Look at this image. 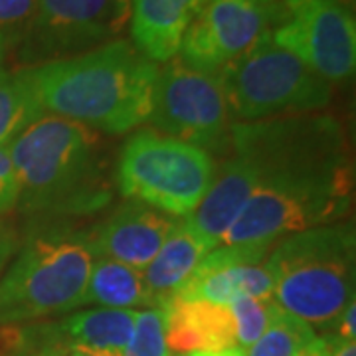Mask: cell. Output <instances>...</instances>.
<instances>
[{"instance_id":"1","label":"cell","mask_w":356,"mask_h":356,"mask_svg":"<svg viewBox=\"0 0 356 356\" xmlns=\"http://www.w3.org/2000/svg\"><path fill=\"white\" fill-rule=\"evenodd\" d=\"M229 154L255 191L222 243H273L341 222L353 204V163L341 123L325 113L232 125Z\"/></svg>"},{"instance_id":"5","label":"cell","mask_w":356,"mask_h":356,"mask_svg":"<svg viewBox=\"0 0 356 356\" xmlns=\"http://www.w3.org/2000/svg\"><path fill=\"white\" fill-rule=\"evenodd\" d=\"M266 267L283 311L311 327H329L355 301V226L334 222L285 236L271 245Z\"/></svg>"},{"instance_id":"26","label":"cell","mask_w":356,"mask_h":356,"mask_svg":"<svg viewBox=\"0 0 356 356\" xmlns=\"http://www.w3.org/2000/svg\"><path fill=\"white\" fill-rule=\"evenodd\" d=\"M18 204V184L8 149H0V218L13 212Z\"/></svg>"},{"instance_id":"16","label":"cell","mask_w":356,"mask_h":356,"mask_svg":"<svg viewBox=\"0 0 356 356\" xmlns=\"http://www.w3.org/2000/svg\"><path fill=\"white\" fill-rule=\"evenodd\" d=\"M137 311L131 309H77L58 321H38L40 329L62 343L95 356H123L135 329Z\"/></svg>"},{"instance_id":"32","label":"cell","mask_w":356,"mask_h":356,"mask_svg":"<svg viewBox=\"0 0 356 356\" xmlns=\"http://www.w3.org/2000/svg\"><path fill=\"white\" fill-rule=\"evenodd\" d=\"M6 51H8V44H6V40H4V36L0 34V62L4 60Z\"/></svg>"},{"instance_id":"29","label":"cell","mask_w":356,"mask_h":356,"mask_svg":"<svg viewBox=\"0 0 356 356\" xmlns=\"http://www.w3.org/2000/svg\"><path fill=\"white\" fill-rule=\"evenodd\" d=\"M327 343V356H356V341L323 337Z\"/></svg>"},{"instance_id":"14","label":"cell","mask_w":356,"mask_h":356,"mask_svg":"<svg viewBox=\"0 0 356 356\" xmlns=\"http://www.w3.org/2000/svg\"><path fill=\"white\" fill-rule=\"evenodd\" d=\"M208 0H131V42L154 64H166L180 51L184 34Z\"/></svg>"},{"instance_id":"10","label":"cell","mask_w":356,"mask_h":356,"mask_svg":"<svg viewBox=\"0 0 356 356\" xmlns=\"http://www.w3.org/2000/svg\"><path fill=\"white\" fill-rule=\"evenodd\" d=\"M271 40L331 86L355 76V13L339 0H283Z\"/></svg>"},{"instance_id":"22","label":"cell","mask_w":356,"mask_h":356,"mask_svg":"<svg viewBox=\"0 0 356 356\" xmlns=\"http://www.w3.org/2000/svg\"><path fill=\"white\" fill-rule=\"evenodd\" d=\"M277 307L280 305L273 299H254L245 295L229 303L234 329H236V346L242 353H245L264 334Z\"/></svg>"},{"instance_id":"21","label":"cell","mask_w":356,"mask_h":356,"mask_svg":"<svg viewBox=\"0 0 356 356\" xmlns=\"http://www.w3.org/2000/svg\"><path fill=\"white\" fill-rule=\"evenodd\" d=\"M315 339V327L277 307L269 327L245 350V356H297Z\"/></svg>"},{"instance_id":"6","label":"cell","mask_w":356,"mask_h":356,"mask_svg":"<svg viewBox=\"0 0 356 356\" xmlns=\"http://www.w3.org/2000/svg\"><path fill=\"white\" fill-rule=\"evenodd\" d=\"M216 79L238 123L317 113L332 99L331 83L280 48L271 32L218 70Z\"/></svg>"},{"instance_id":"24","label":"cell","mask_w":356,"mask_h":356,"mask_svg":"<svg viewBox=\"0 0 356 356\" xmlns=\"http://www.w3.org/2000/svg\"><path fill=\"white\" fill-rule=\"evenodd\" d=\"M2 356H95L74 346L51 339L50 334L40 329L38 323L24 325L22 329L14 332L13 341L8 344L6 353Z\"/></svg>"},{"instance_id":"23","label":"cell","mask_w":356,"mask_h":356,"mask_svg":"<svg viewBox=\"0 0 356 356\" xmlns=\"http://www.w3.org/2000/svg\"><path fill=\"white\" fill-rule=\"evenodd\" d=\"M123 356H172L166 344L163 307L137 311L135 329Z\"/></svg>"},{"instance_id":"13","label":"cell","mask_w":356,"mask_h":356,"mask_svg":"<svg viewBox=\"0 0 356 356\" xmlns=\"http://www.w3.org/2000/svg\"><path fill=\"white\" fill-rule=\"evenodd\" d=\"M180 220L137 200H125L91 229L95 255L143 271Z\"/></svg>"},{"instance_id":"3","label":"cell","mask_w":356,"mask_h":356,"mask_svg":"<svg viewBox=\"0 0 356 356\" xmlns=\"http://www.w3.org/2000/svg\"><path fill=\"white\" fill-rule=\"evenodd\" d=\"M22 70L44 113L113 137L149 121L159 65L131 40H115L76 58Z\"/></svg>"},{"instance_id":"31","label":"cell","mask_w":356,"mask_h":356,"mask_svg":"<svg viewBox=\"0 0 356 356\" xmlns=\"http://www.w3.org/2000/svg\"><path fill=\"white\" fill-rule=\"evenodd\" d=\"M186 356H245L238 346H229V348H222V350H202V353H192Z\"/></svg>"},{"instance_id":"30","label":"cell","mask_w":356,"mask_h":356,"mask_svg":"<svg viewBox=\"0 0 356 356\" xmlns=\"http://www.w3.org/2000/svg\"><path fill=\"white\" fill-rule=\"evenodd\" d=\"M297 356H327V343L323 337H317L307 348H303Z\"/></svg>"},{"instance_id":"15","label":"cell","mask_w":356,"mask_h":356,"mask_svg":"<svg viewBox=\"0 0 356 356\" xmlns=\"http://www.w3.org/2000/svg\"><path fill=\"white\" fill-rule=\"evenodd\" d=\"M163 311L170 355L186 356L236 346L229 307L198 299H168Z\"/></svg>"},{"instance_id":"19","label":"cell","mask_w":356,"mask_h":356,"mask_svg":"<svg viewBox=\"0 0 356 356\" xmlns=\"http://www.w3.org/2000/svg\"><path fill=\"white\" fill-rule=\"evenodd\" d=\"M81 307L135 311V307L156 309L161 305L149 291L140 269L119 264L115 259L97 257L89 273Z\"/></svg>"},{"instance_id":"4","label":"cell","mask_w":356,"mask_h":356,"mask_svg":"<svg viewBox=\"0 0 356 356\" xmlns=\"http://www.w3.org/2000/svg\"><path fill=\"white\" fill-rule=\"evenodd\" d=\"M95 259L91 229L34 220L0 275V329L77 311Z\"/></svg>"},{"instance_id":"18","label":"cell","mask_w":356,"mask_h":356,"mask_svg":"<svg viewBox=\"0 0 356 356\" xmlns=\"http://www.w3.org/2000/svg\"><path fill=\"white\" fill-rule=\"evenodd\" d=\"M254 191V178L236 156L229 154L220 170H216L214 182L200 206L186 220L218 248Z\"/></svg>"},{"instance_id":"11","label":"cell","mask_w":356,"mask_h":356,"mask_svg":"<svg viewBox=\"0 0 356 356\" xmlns=\"http://www.w3.org/2000/svg\"><path fill=\"white\" fill-rule=\"evenodd\" d=\"M283 14V0H208L184 34L178 60L196 72L216 74L242 56Z\"/></svg>"},{"instance_id":"8","label":"cell","mask_w":356,"mask_h":356,"mask_svg":"<svg viewBox=\"0 0 356 356\" xmlns=\"http://www.w3.org/2000/svg\"><path fill=\"white\" fill-rule=\"evenodd\" d=\"M147 123L156 133L184 140L212 156L229 153L234 119L216 74L196 72L180 60L159 67Z\"/></svg>"},{"instance_id":"9","label":"cell","mask_w":356,"mask_h":356,"mask_svg":"<svg viewBox=\"0 0 356 356\" xmlns=\"http://www.w3.org/2000/svg\"><path fill=\"white\" fill-rule=\"evenodd\" d=\"M131 0H38L18 42L24 67L76 58L123 38Z\"/></svg>"},{"instance_id":"20","label":"cell","mask_w":356,"mask_h":356,"mask_svg":"<svg viewBox=\"0 0 356 356\" xmlns=\"http://www.w3.org/2000/svg\"><path fill=\"white\" fill-rule=\"evenodd\" d=\"M42 115L44 109L24 70L0 67V149H8Z\"/></svg>"},{"instance_id":"25","label":"cell","mask_w":356,"mask_h":356,"mask_svg":"<svg viewBox=\"0 0 356 356\" xmlns=\"http://www.w3.org/2000/svg\"><path fill=\"white\" fill-rule=\"evenodd\" d=\"M38 0H0V34L8 50L16 48L36 13Z\"/></svg>"},{"instance_id":"28","label":"cell","mask_w":356,"mask_h":356,"mask_svg":"<svg viewBox=\"0 0 356 356\" xmlns=\"http://www.w3.org/2000/svg\"><path fill=\"white\" fill-rule=\"evenodd\" d=\"M18 245H20V242H18V236H16L14 228L6 220L0 218V275L6 269V266L10 264Z\"/></svg>"},{"instance_id":"12","label":"cell","mask_w":356,"mask_h":356,"mask_svg":"<svg viewBox=\"0 0 356 356\" xmlns=\"http://www.w3.org/2000/svg\"><path fill=\"white\" fill-rule=\"evenodd\" d=\"M269 250L271 243H220L172 299H198L226 307L243 295L273 299V280L266 267Z\"/></svg>"},{"instance_id":"2","label":"cell","mask_w":356,"mask_h":356,"mask_svg":"<svg viewBox=\"0 0 356 356\" xmlns=\"http://www.w3.org/2000/svg\"><path fill=\"white\" fill-rule=\"evenodd\" d=\"M18 204L34 220L76 222L113 202L115 168L99 133L44 113L8 147Z\"/></svg>"},{"instance_id":"27","label":"cell","mask_w":356,"mask_h":356,"mask_svg":"<svg viewBox=\"0 0 356 356\" xmlns=\"http://www.w3.org/2000/svg\"><path fill=\"white\" fill-rule=\"evenodd\" d=\"M331 332L327 337L332 339H344V341H356V303L350 301L343 311L332 321Z\"/></svg>"},{"instance_id":"33","label":"cell","mask_w":356,"mask_h":356,"mask_svg":"<svg viewBox=\"0 0 356 356\" xmlns=\"http://www.w3.org/2000/svg\"><path fill=\"white\" fill-rule=\"evenodd\" d=\"M339 2H343L344 6H346V8H350V10H355V2L356 0H339Z\"/></svg>"},{"instance_id":"17","label":"cell","mask_w":356,"mask_h":356,"mask_svg":"<svg viewBox=\"0 0 356 356\" xmlns=\"http://www.w3.org/2000/svg\"><path fill=\"white\" fill-rule=\"evenodd\" d=\"M214 248L216 245L204 238L186 218L178 222L159 254L143 269L145 283L159 305H165L186 285L196 267Z\"/></svg>"},{"instance_id":"7","label":"cell","mask_w":356,"mask_h":356,"mask_svg":"<svg viewBox=\"0 0 356 356\" xmlns=\"http://www.w3.org/2000/svg\"><path fill=\"white\" fill-rule=\"evenodd\" d=\"M216 177L214 156L156 131L129 137L115 166V186L125 200H137L177 218L191 216Z\"/></svg>"}]
</instances>
